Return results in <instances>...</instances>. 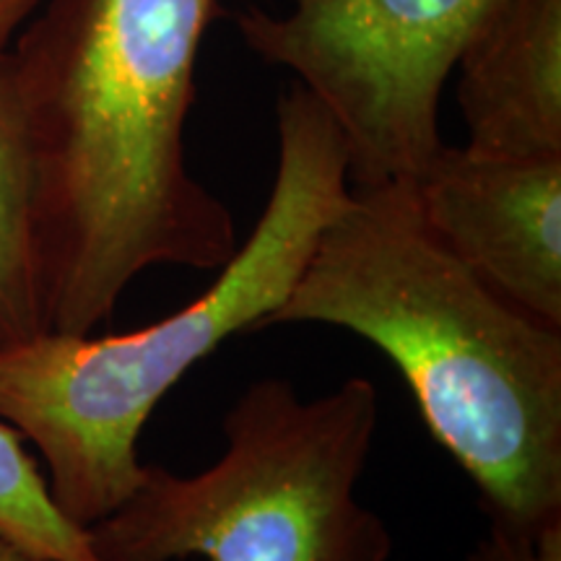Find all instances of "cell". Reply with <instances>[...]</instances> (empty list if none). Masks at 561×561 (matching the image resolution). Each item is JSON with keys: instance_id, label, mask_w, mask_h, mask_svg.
Masks as SVG:
<instances>
[{"instance_id": "obj_1", "label": "cell", "mask_w": 561, "mask_h": 561, "mask_svg": "<svg viewBox=\"0 0 561 561\" xmlns=\"http://www.w3.org/2000/svg\"><path fill=\"white\" fill-rule=\"evenodd\" d=\"M214 11L216 0H53L9 53L50 333H94L146 271H219L240 248L229 208L185 159Z\"/></svg>"}, {"instance_id": "obj_2", "label": "cell", "mask_w": 561, "mask_h": 561, "mask_svg": "<svg viewBox=\"0 0 561 561\" xmlns=\"http://www.w3.org/2000/svg\"><path fill=\"white\" fill-rule=\"evenodd\" d=\"M310 322L396 364L489 525L536 530L561 517V331L442 248L409 180L351 187L265 328Z\"/></svg>"}, {"instance_id": "obj_3", "label": "cell", "mask_w": 561, "mask_h": 561, "mask_svg": "<svg viewBox=\"0 0 561 561\" xmlns=\"http://www.w3.org/2000/svg\"><path fill=\"white\" fill-rule=\"evenodd\" d=\"M278 164L261 219L193 301L130 333H39L0 348V421L37 447L55 504L81 528L136 489L146 421L231 335L265 328L348 201L339 125L305 87L278 100Z\"/></svg>"}, {"instance_id": "obj_4", "label": "cell", "mask_w": 561, "mask_h": 561, "mask_svg": "<svg viewBox=\"0 0 561 561\" xmlns=\"http://www.w3.org/2000/svg\"><path fill=\"white\" fill-rule=\"evenodd\" d=\"M380 396L351 377L301 398L263 377L221 421L224 447L193 476L146 466L130 496L89 525L100 561H390L392 536L356 500Z\"/></svg>"}, {"instance_id": "obj_5", "label": "cell", "mask_w": 561, "mask_h": 561, "mask_svg": "<svg viewBox=\"0 0 561 561\" xmlns=\"http://www.w3.org/2000/svg\"><path fill=\"white\" fill-rule=\"evenodd\" d=\"M494 0H294L237 16L244 45L331 112L354 187L413 180L445 140L439 96Z\"/></svg>"}, {"instance_id": "obj_6", "label": "cell", "mask_w": 561, "mask_h": 561, "mask_svg": "<svg viewBox=\"0 0 561 561\" xmlns=\"http://www.w3.org/2000/svg\"><path fill=\"white\" fill-rule=\"evenodd\" d=\"M409 182L442 248L561 331V153L496 157L442 144Z\"/></svg>"}, {"instance_id": "obj_7", "label": "cell", "mask_w": 561, "mask_h": 561, "mask_svg": "<svg viewBox=\"0 0 561 561\" xmlns=\"http://www.w3.org/2000/svg\"><path fill=\"white\" fill-rule=\"evenodd\" d=\"M455 68L468 149L561 153V0H494Z\"/></svg>"}, {"instance_id": "obj_8", "label": "cell", "mask_w": 561, "mask_h": 561, "mask_svg": "<svg viewBox=\"0 0 561 561\" xmlns=\"http://www.w3.org/2000/svg\"><path fill=\"white\" fill-rule=\"evenodd\" d=\"M32 153L9 53L0 55V348L45 333Z\"/></svg>"}, {"instance_id": "obj_9", "label": "cell", "mask_w": 561, "mask_h": 561, "mask_svg": "<svg viewBox=\"0 0 561 561\" xmlns=\"http://www.w3.org/2000/svg\"><path fill=\"white\" fill-rule=\"evenodd\" d=\"M21 434L0 421V533L50 561H100L89 533L55 504Z\"/></svg>"}, {"instance_id": "obj_10", "label": "cell", "mask_w": 561, "mask_h": 561, "mask_svg": "<svg viewBox=\"0 0 561 561\" xmlns=\"http://www.w3.org/2000/svg\"><path fill=\"white\" fill-rule=\"evenodd\" d=\"M468 561H561V517L536 530L489 525Z\"/></svg>"}, {"instance_id": "obj_11", "label": "cell", "mask_w": 561, "mask_h": 561, "mask_svg": "<svg viewBox=\"0 0 561 561\" xmlns=\"http://www.w3.org/2000/svg\"><path fill=\"white\" fill-rule=\"evenodd\" d=\"M37 0H0V55L9 53V42L21 21L26 19Z\"/></svg>"}, {"instance_id": "obj_12", "label": "cell", "mask_w": 561, "mask_h": 561, "mask_svg": "<svg viewBox=\"0 0 561 561\" xmlns=\"http://www.w3.org/2000/svg\"><path fill=\"white\" fill-rule=\"evenodd\" d=\"M0 561H50V559L26 551L24 546L13 543L11 538H5L3 533H0Z\"/></svg>"}]
</instances>
